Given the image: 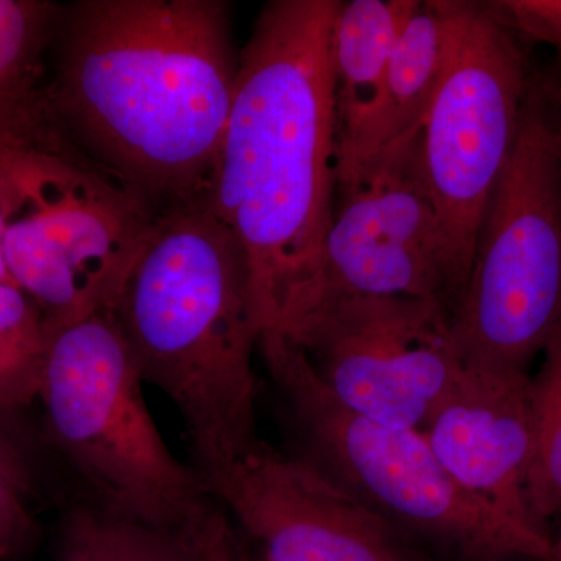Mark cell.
<instances>
[{"instance_id": "obj_22", "label": "cell", "mask_w": 561, "mask_h": 561, "mask_svg": "<svg viewBox=\"0 0 561 561\" xmlns=\"http://www.w3.org/2000/svg\"><path fill=\"white\" fill-rule=\"evenodd\" d=\"M3 230H5V219H3L2 203H0V284H14L3 256Z\"/></svg>"}, {"instance_id": "obj_11", "label": "cell", "mask_w": 561, "mask_h": 561, "mask_svg": "<svg viewBox=\"0 0 561 561\" xmlns=\"http://www.w3.org/2000/svg\"><path fill=\"white\" fill-rule=\"evenodd\" d=\"M201 481L268 561H437L308 460L264 440Z\"/></svg>"}, {"instance_id": "obj_7", "label": "cell", "mask_w": 561, "mask_h": 561, "mask_svg": "<svg viewBox=\"0 0 561 561\" xmlns=\"http://www.w3.org/2000/svg\"><path fill=\"white\" fill-rule=\"evenodd\" d=\"M3 256L46 331L113 309L157 217L76 151L0 154Z\"/></svg>"}, {"instance_id": "obj_19", "label": "cell", "mask_w": 561, "mask_h": 561, "mask_svg": "<svg viewBox=\"0 0 561 561\" xmlns=\"http://www.w3.org/2000/svg\"><path fill=\"white\" fill-rule=\"evenodd\" d=\"M28 507V478L20 454L0 437V561L24 552L35 540Z\"/></svg>"}, {"instance_id": "obj_13", "label": "cell", "mask_w": 561, "mask_h": 561, "mask_svg": "<svg viewBox=\"0 0 561 561\" xmlns=\"http://www.w3.org/2000/svg\"><path fill=\"white\" fill-rule=\"evenodd\" d=\"M451 46L449 0H426L402 31L375 101L337 146L335 186L350 183L375 158L423 128Z\"/></svg>"}, {"instance_id": "obj_9", "label": "cell", "mask_w": 561, "mask_h": 561, "mask_svg": "<svg viewBox=\"0 0 561 561\" xmlns=\"http://www.w3.org/2000/svg\"><path fill=\"white\" fill-rule=\"evenodd\" d=\"M276 332L342 405L400 430L421 431L463 368L448 311L423 298L324 295Z\"/></svg>"}, {"instance_id": "obj_4", "label": "cell", "mask_w": 561, "mask_h": 561, "mask_svg": "<svg viewBox=\"0 0 561 561\" xmlns=\"http://www.w3.org/2000/svg\"><path fill=\"white\" fill-rule=\"evenodd\" d=\"M257 350L302 443L300 457L391 524L457 561H549V531L461 489L421 431L386 426L332 397L297 343L262 332Z\"/></svg>"}, {"instance_id": "obj_18", "label": "cell", "mask_w": 561, "mask_h": 561, "mask_svg": "<svg viewBox=\"0 0 561 561\" xmlns=\"http://www.w3.org/2000/svg\"><path fill=\"white\" fill-rule=\"evenodd\" d=\"M46 348L39 306L14 284H0V416L39 400Z\"/></svg>"}, {"instance_id": "obj_5", "label": "cell", "mask_w": 561, "mask_h": 561, "mask_svg": "<svg viewBox=\"0 0 561 561\" xmlns=\"http://www.w3.org/2000/svg\"><path fill=\"white\" fill-rule=\"evenodd\" d=\"M560 320L561 70L553 66L531 77L449 327L461 364L529 373Z\"/></svg>"}, {"instance_id": "obj_15", "label": "cell", "mask_w": 561, "mask_h": 561, "mask_svg": "<svg viewBox=\"0 0 561 561\" xmlns=\"http://www.w3.org/2000/svg\"><path fill=\"white\" fill-rule=\"evenodd\" d=\"M420 5L421 0H341L330 39L337 146L375 101L394 46Z\"/></svg>"}, {"instance_id": "obj_12", "label": "cell", "mask_w": 561, "mask_h": 561, "mask_svg": "<svg viewBox=\"0 0 561 561\" xmlns=\"http://www.w3.org/2000/svg\"><path fill=\"white\" fill-rule=\"evenodd\" d=\"M421 434L461 489L516 522L548 531L527 505L534 451L529 373L463 365Z\"/></svg>"}, {"instance_id": "obj_10", "label": "cell", "mask_w": 561, "mask_h": 561, "mask_svg": "<svg viewBox=\"0 0 561 561\" xmlns=\"http://www.w3.org/2000/svg\"><path fill=\"white\" fill-rule=\"evenodd\" d=\"M324 295L423 298L445 306L451 320V265L424 171L421 130L335 186L319 284L298 312Z\"/></svg>"}, {"instance_id": "obj_1", "label": "cell", "mask_w": 561, "mask_h": 561, "mask_svg": "<svg viewBox=\"0 0 561 561\" xmlns=\"http://www.w3.org/2000/svg\"><path fill=\"white\" fill-rule=\"evenodd\" d=\"M51 125L160 217L205 203L241 51L221 0H80L62 7Z\"/></svg>"}, {"instance_id": "obj_23", "label": "cell", "mask_w": 561, "mask_h": 561, "mask_svg": "<svg viewBox=\"0 0 561 561\" xmlns=\"http://www.w3.org/2000/svg\"><path fill=\"white\" fill-rule=\"evenodd\" d=\"M549 561H561V527L559 535L552 538L551 560Z\"/></svg>"}, {"instance_id": "obj_17", "label": "cell", "mask_w": 561, "mask_h": 561, "mask_svg": "<svg viewBox=\"0 0 561 561\" xmlns=\"http://www.w3.org/2000/svg\"><path fill=\"white\" fill-rule=\"evenodd\" d=\"M542 364L531 378L534 451L527 476V505L535 523L546 527L561 516V320L545 346Z\"/></svg>"}, {"instance_id": "obj_16", "label": "cell", "mask_w": 561, "mask_h": 561, "mask_svg": "<svg viewBox=\"0 0 561 561\" xmlns=\"http://www.w3.org/2000/svg\"><path fill=\"white\" fill-rule=\"evenodd\" d=\"M62 7L41 0H0V103L49 138L51 125L43 87L44 55L55 43Z\"/></svg>"}, {"instance_id": "obj_2", "label": "cell", "mask_w": 561, "mask_h": 561, "mask_svg": "<svg viewBox=\"0 0 561 561\" xmlns=\"http://www.w3.org/2000/svg\"><path fill=\"white\" fill-rule=\"evenodd\" d=\"M339 5L273 0L261 10L206 195L245 250L261 334L319 284L337 164L330 39Z\"/></svg>"}, {"instance_id": "obj_24", "label": "cell", "mask_w": 561, "mask_h": 561, "mask_svg": "<svg viewBox=\"0 0 561 561\" xmlns=\"http://www.w3.org/2000/svg\"><path fill=\"white\" fill-rule=\"evenodd\" d=\"M249 561H268L267 559H265L264 556H262V553L260 552V556H250V560Z\"/></svg>"}, {"instance_id": "obj_21", "label": "cell", "mask_w": 561, "mask_h": 561, "mask_svg": "<svg viewBox=\"0 0 561 561\" xmlns=\"http://www.w3.org/2000/svg\"><path fill=\"white\" fill-rule=\"evenodd\" d=\"M10 150L58 151L60 144L36 130L0 103V154Z\"/></svg>"}, {"instance_id": "obj_14", "label": "cell", "mask_w": 561, "mask_h": 561, "mask_svg": "<svg viewBox=\"0 0 561 561\" xmlns=\"http://www.w3.org/2000/svg\"><path fill=\"white\" fill-rule=\"evenodd\" d=\"M230 512L210 496L175 524L131 522L84 500L62 519L55 561H249Z\"/></svg>"}, {"instance_id": "obj_20", "label": "cell", "mask_w": 561, "mask_h": 561, "mask_svg": "<svg viewBox=\"0 0 561 561\" xmlns=\"http://www.w3.org/2000/svg\"><path fill=\"white\" fill-rule=\"evenodd\" d=\"M491 7L526 43L551 47L561 69V0H493Z\"/></svg>"}, {"instance_id": "obj_6", "label": "cell", "mask_w": 561, "mask_h": 561, "mask_svg": "<svg viewBox=\"0 0 561 561\" xmlns=\"http://www.w3.org/2000/svg\"><path fill=\"white\" fill-rule=\"evenodd\" d=\"M111 309L47 331L39 400L47 432L87 501L131 522L175 524L209 500L194 468L169 449Z\"/></svg>"}, {"instance_id": "obj_3", "label": "cell", "mask_w": 561, "mask_h": 561, "mask_svg": "<svg viewBox=\"0 0 561 561\" xmlns=\"http://www.w3.org/2000/svg\"><path fill=\"white\" fill-rule=\"evenodd\" d=\"M111 311L142 381L179 409L201 478L261 442L249 260L206 203L154 219Z\"/></svg>"}, {"instance_id": "obj_8", "label": "cell", "mask_w": 561, "mask_h": 561, "mask_svg": "<svg viewBox=\"0 0 561 561\" xmlns=\"http://www.w3.org/2000/svg\"><path fill=\"white\" fill-rule=\"evenodd\" d=\"M449 11L448 62L421 128V147L451 265L456 312L482 214L515 146L537 68L530 44L491 2L449 0Z\"/></svg>"}]
</instances>
